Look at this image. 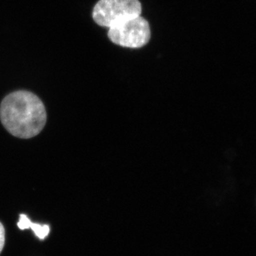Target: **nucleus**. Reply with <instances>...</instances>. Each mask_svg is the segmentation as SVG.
<instances>
[{
    "mask_svg": "<svg viewBox=\"0 0 256 256\" xmlns=\"http://www.w3.org/2000/svg\"><path fill=\"white\" fill-rule=\"evenodd\" d=\"M108 36L112 43L119 46L141 48L150 40V28L148 22L140 15L109 28Z\"/></svg>",
    "mask_w": 256,
    "mask_h": 256,
    "instance_id": "obj_3",
    "label": "nucleus"
},
{
    "mask_svg": "<svg viewBox=\"0 0 256 256\" xmlns=\"http://www.w3.org/2000/svg\"><path fill=\"white\" fill-rule=\"evenodd\" d=\"M31 220H30V218H28L26 215H20V220H18V228L21 229V230H24V229L30 228V226H31Z\"/></svg>",
    "mask_w": 256,
    "mask_h": 256,
    "instance_id": "obj_5",
    "label": "nucleus"
},
{
    "mask_svg": "<svg viewBox=\"0 0 256 256\" xmlns=\"http://www.w3.org/2000/svg\"><path fill=\"white\" fill-rule=\"evenodd\" d=\"M0 119L12 136L22 139L35 137L46 122V112L42 101L26 90L12 92L0 106Z\"/></svg>",
    "mask_w": 256,
    "mask_h": 256,
    "instance_id": "obj_1",
    "label": "nucleus"
},
{
    "mask_svg": "<svg viewBox=\"0 0 256 256\" xmlns=\"http://www.w3.org/2000/svg\"><path fill=\"white\" fill-rule=\"evenodd\" d=\"M30 228L34 232L35 235L40 239H44L50 234V228L48 225H40L38 224L32 223Z\"/></svg>",
    "mask_w": 256,
    "mask_h": 256,
    "instance_id": "obj_4",
    "label": "nucleus"
},
{
    "mask_svg": "<svg viewBox=\"0 0 256 256\" xmlns=\"http://www.w3.org/2000/svg\"><path fill=\"white\" fill-rule=\"evenodd\" d=\"M141 12L139 0H100L94 8L92 18L98 24L109 28L140 16Z\"/></svg>",
    "mask_w": 256,
    "mask_h": 256,
    "instance_id": "obj_2",
    "label": "nucleus"
},
{
    "mask_svg": "<svg viewBox=\"0 0 256 256\" xmlns=\"http://www.w3.org/2000/svg\"><path fill=\"white\" fill-rule=\"evenodd\" d=\"M5 242V230L4 226L0 222V252L4 248Z\"/></svg>",
    "mask_w": 256,
    "mask_h": 256,
    "instance_id": "obj_6",
    "label": "nucleus"
}]
</instances>
